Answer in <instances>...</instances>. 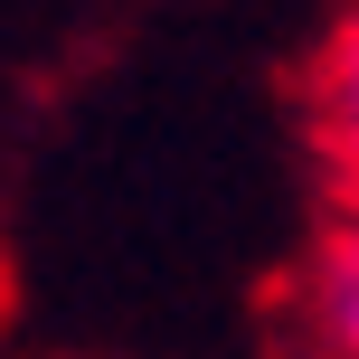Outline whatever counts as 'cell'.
<instances>
[{
    "label": "cell",
    "instance_id": "6da1fadb",
    "mask_svg": "<svg viewBox=\"0 0 359 359\" xmlns=\"http://www.w3.org/2000/svg\"><path fill=\"white\" fill-rule=\"evenodd\" d=\"M284 331L303 359H359V217H331L284 284Z\"/></svg>",
    "mask_w": 359,
    "mask_h": 359
},
{
    "label": "cell",
    "instance_id": "7a4b0ae2",
    "mask_svg": "<svg viewBox=\"0 0 359 359\" xmlns=\"http://www.w3.org/2000/svg\"><path fill=\"white\" fill-rule=\"evenodd\" d=\"M312 151H322V170H331L341 217H359V10L322 38V57H312Z\"/></svg>",
    "mask_w": 359,
    "mask_h": 359
}]
</instances>
